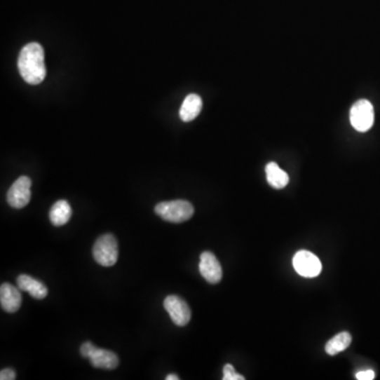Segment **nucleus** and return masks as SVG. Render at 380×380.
<instances>
[{"label":"nucleus","mask_w":380,"mask_h":380,"mask_svg":"<svg viewBox=\"0 0 380 380\" xmlns=\"http://www.w3.org/2000/svg\"><path fill=\"white\" fill-rule=\"evenodd\" d=\"M352 342V336L348 332H342L334 336L331 340L325 344V352L331 356H335L338 353L344 352L350 346Z\"/></svg>","instance_id":"2eb2a0df"},{"label":"nucleus","mask_w":380,"mask_h":380,"mask_svg":"<svg viewBox=\"0 0 380 380\" xmlns=\"http://www.w3.org/2000/svg\"><path fill=\"white\" fill-rule=\"evenodd\" d=\"M202 99L198 94H189L184 100L179 109V118L183 122H191L195 120L202 110Z\"/></svg>","instance_id":"f8f14e48"},{"label":"nucleus","mask_w":380,"mask_h":380,"mask_svg":"<svg viewBox=\"0 0 380 380\" xmlns=\"http://www.w3.org/2000/svg\"><path fill=\"white\" fill-rule=\"evenodd\" d=\"M16 378V373L13 369H4L0 372V379L1 380H14Z\"/></svg>","instance_id":"a211bd4d"},{"label":"nucleus","mask_w":380,"mask_h":380,"mask_svg":"<svg viewBox=\"0 0 380 380\" xmlns=\"http://www.w3.org/2000/svg\"><path fill=\"white\" fill-rule=\"evenodd\" d=\"M72 216V208L66 200H60L52 206L49 218L54 226H62L67 224Z\"/></svg>","instance_id":"ddd939ff"},{"label":"nucleus","mask_w":380,"mask_h":380,"mask_svg":"<svg viewBox=\"0 0 380 380\" xmlns=\"http://www.w3.org/2000/svg\"><path fill=\"white\" fill-rule=\"evenodd\" d=\"M31 185L32 182L26 175L18 177L14 182L7 195V201L11 208L22 210L28 205L31 200Z\"/></svg>","instance_id":"39448f33"},{"label":"nucleus","mask_w":380,"mask_h":380,"mask_svg":"<svg viewBox=\"0 0 380 380\" xmlns=\"http://www.w3.org/2000/svg\"><path fill=\"white\" fill-rule=\"evenodd\" d=\"M22 298L20 287L12 284L3 283L0 287V304L7 313H15L22 306Z\"/></svg>","instance_id":"1a4fd4ad"},{"label":"nucleus","mask_w":380,"mask_h":380,"mask_svg":"<svg viewBox=\"0 0 380 380\" xmlns=\"http://www.w3.org/2000/svg\"><path fill=\"white\" fill-rule=\"evenodd\" d=\"M200 273L208 283L217 284L222 279V267L212 252H204L200 257Z\"/></svg>","instance_id":"6e6552de"},{"label":"nucleus","mask_w":380,"mask_h":380,"mask_svg":"<svg viewBox=\"0 0 380 380\" xmlns=\"http://www.w3.org/2000/svg\"><path fill=\"white\" fill-rule=\"evenodd\" d=\"M18 70L30 85H39L45 79V51L39 43H30L22 48L18 56Z\"/></svg>","instance_id":"f257e3e1"},{"label":"nucleus","mask_w":380,"mask_h":380,"mask_svg":"<svg viewBox=\"0 0 380 380\" xmlns=\"http://www.w3.org/2000/svg\"><path fill=\"white\" fill-rule=\"evenodd\" d=\"M90 362L94 367L104 369H114L118 365V357L116 353L95 346L89 356Z\"/></svg>","instance_id":"9d476101"},{"label":"nucleus","mask_w":380,"mask_h":380,"mask_svg":"<svg viewBox=\"0 0 380 380\" xmlns=\"http://www.w3.org/2000/svg\"><path fill=\"white\" fill-rule=\"evenodd\" d=\"M18 287L20 291L27 292L35 299H43L48 296L45 284L29 275H20L18 278Z\"/></svg>","instance_id":"9b49d317"},{"label":"nucleus","mask_w":380,"mask_h":380,"mask_svg":"<svg viewBox=\"0 0 380 380\" xmlns=\"http://www.w3.org/2000/svg\"><path fill=\"white\" fill-rule=\"evenodd\" d=\"M179 376L175 375V374H169L166 377V380H179Z\"/></svg>","instance_id":"aec40b11"},{"label":"nucleus","mask_w":380,"mask_h":380,"mask_svg":"<svg viewBox=\"0 0 380 380\" xmlns=\"http://www.w3.org/2000/svg\"><path fill=\"white\" fill-rule=\"evenodd\" d=\"M293 265L295 271L306 278L317 277L323 269L318 257L308 250H299L293 258Z\"/></svg>","instance_id":"423d86ee"},{"label":"nucleus","mask_w":380,"mask_h":380,"mask_svg":"<svg viewBox=\"0 0 380 380\" xmlns=\"http://www.w3.org/2000/svg\"><path fill=\"white\" fill-rule=\"evenodd\" d=\"M164 308L171 320L177 327H185L191 319V311L185 300L179 296L170 295L165 298Z\"/></svg>","instance_id":"0eeeda50"},{"label":"nucleus","mask_w":380,"mask_h":380,"mask_svg":"<svg viewBox=\"0 0 380 380\" xmlns=\"http://www.w3.org/2000/svg\"><path fill=\"white\" fill-rule=\"evenodd\" d=\"M356 378L358 380H372L375 378V373L372 369H365V371L358 372L356 374Z\"/></svg>","instance_id":"6ab92c4d"},{"label":"nucleus","mask_w":380,"mask_h":380,"mask_svg":"<svg viewBox=\"0 0 380 380\" xmlns=\"http://www.w3.org/2000/svg\"><path fill=\"white\" fill-rule=\"evenodd\" d=\"M94 260L105 267L114 266L118 258V245L116 237L106 233L95 241L93 246Z\"/></svg>","instance_id":"7ed1b4c3"},{"label":"nucleus","mask_w":380,"mask_h":380,"mask_svg":"<svg viewBox=\"0 0 380 380\" xmlns=\"http://www.w3.org/2000/svg\"><path fill=\"white\" fill-rule=\"evenodd\" d=\"M154 212L163 220L171 223H182L194 216L195 208L193 204L185 200L162 202L154 208Z\"/></svg>","instance_id":"f03ea898"},{"label":"nucleus","mask_w":380,"mask_h":380,"mask_svg":"<svg viewBox=\"0 0 380 380\" xmlns=\"http://www.w3.org/2000/svg\"><path fill=\"white\" fill-rule=\"evenodd\" d=\"M94 348H95V346L91 342L87 341L81 344L79 352H81V356L85 357V358H89L90 354H91Z\"/></svg>","instance_id":"f3484780"},{"label":"nucleus","mask_w":380,"mask_h":380,"mask_svg":"<svg viewBox=\"0 0 380 380\" xmlns=\"http://www.w3.org/2000/svg\"><path fill=\"white\" fill-rule=\"evenodd\" d=\"M245 377L244 376L240 375L236 372L235 367L233 365H224L223 367V380H244Z\"/></svg>","instance_id":"dca6fc26"},{"label":"nucleus","mask_w":380,"mask_h":380,"mask_svg":"<svg viewBox=\"0 0 380 380\" xmlns=\"http://www.w3.org/2000/svg\"><path fill=\"white\" fill-rule=\"evenodd\" d=\"M265 172H266L267 182L275 189H282L289 184V175L282 170L277 163H269L265 167Z\"/></svg>","instance_id":"4468645a"},{"label":"nucleus","mask_w":380,"mask_h":380,"mask_svg":"<svg viewBox=\"0 0 380 380\" xmlns=\"http://www.w3.org/2000/svg\"><path fill=\"white\" fill-rule=\"evenodd\" d=\"M374 107L367 100L356 102L351 108V125L359 133H367L374 124Z\"/></svg>","instance_id":"20e7f679"}]
</instances>
